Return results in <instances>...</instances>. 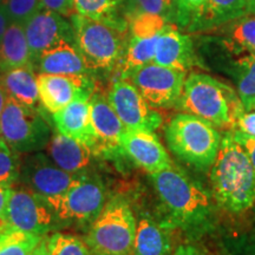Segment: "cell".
<instances>
[{
  "mask_svg": "<svg viewBox=\"0 0 255 255\" xmlns=\"http://www.w3.org/2000/svg\"><path fill=\"white\" fill-rule=\"evenodd\" d=\"M168 228H180L187 233H200L208 228L213 215V202L206 188L197 181L171 165L151 174Z\"/></svg>",
  "mask_w": 255,
  "mask_h": 255,
  "instance_id": "cell-1",
  "label": "cell"
},
{
  "mask_svg": "<svg viewBox=\"0 0 255 255\" xmlns=\"http://www.w3.org/2000/svg\"><path fill=\"white\" fill-rule=\"evenodd\" d=\"M210 184L216 202L228 212L242 213L255 203V168L245 149L229 130L222 136Z\"/></svg>",
  "mask_w": 255,
  "mask_h": 255,
  "instance_id": "cell-2",
  "label": "cell"
},
{
  "mask_svg": "<svg viewBox=\"0 0 255 255\" xmlns=\"http://www.w3.org/2000/svg\"><path fill=\"white\" fill-rule=\"evenodd\" d=\"M177 108L219 128H234L245 111L234 89L202 72L187 76Z\"/></svg>",
  "mask_w": 255,
  "mask_h": 255,
  "instance_id": "cell-3",
  "label": "cell"
},
{
  "mask_svg": "<svg viewBox=\"0 0 255 255\" xmlns=\"http://www.w3.org/2000/svg\"><path fill=\"white\" fill-rule=\"evenodd\" d=\"M73 40L91 70H113L122 59L129 39L128 23H109L79 14L70 17Z\"/></svg>",
  "mask_w": 255,
  "mask_h": 255,
  "instance_id": "cell-4",
  "label": "cell"
},
{
  "mask_svg": "<svg viewBox=\"0 0 255 255\" xmlns=\"http://www.w3.org/2000/svg\"><path fill=\"white\" fill-rule=\"evenodd\" d=\"M164 132L169 149L184 163L203 171L214 163L222 137L209 122L181 113L171 119Z\"/></svg>",
  "mask_w": 255,
  "mask_h": 255,
  "instance_id": "cell-5",
  "label": "cell"
},
{
  "mask_svg": "<svg viewBox=\"0 0 255 255\" xmlns=\"http://www.w3.org/2000/svg\"><path fill=\"white\" fill-rule=\"evenodd\" d=\"M136 218L126 199L115 196L89 226L84 241L91 255H132Z\"/></svg>",
  "mask_w": 255,
  "mask_h": 255,
  "instance_id": "cell-6",
  "label": "cell"
},
{
  "mask_svg": "<svg viewBox=\"0 0 255 255\" xmlns=\"http://www.w3.org/2000/svg\"><path fill=\"white\" fill-rule=\"evenodd\" d=\"M51 129L38 109L8 97L0 116V139L18 154L40 151L49 143Z\"/></svg>",
  "mask_w": 255,
  "mask_h": 255,
  "instance_id": "cell-7",
  "label": "cell"
},
{
  "mask_svg": "<svg viewBox=\"0 0 255 255\" xmlns=\"http://www.w3.org/2000/svg\"><path fill=\"white\" fill-rule=\"evenodd\" d=\"M104 184L97 176L79 173L72 186L55 200H47L60 225L90 226L105 206Z\"/></svg>",
  "mask_w": 255,
  "mask_h": 255,
  "instance_id": "cell-8",
  "label": "cell"
},
{
  "mask_svg": "<svg viewBox=\"0 0 255 255\" xmlns=\"http://www.w3.org/2000/svg\"><path fill=\"white\" fill-rule=\"evenodd\" d=\"M5 219L8 227L40 237L60 226L49 201L23 184L13 186Z\"/></svg>",
  "mask_w": 255,
  "mask_h": 255,
  "instance_id": "cell-9",
  "label": "cell"
},
{
  "mask_svg": "<svg viewBox=\"0 0 255 255\" xmlns=\"http://www.w3.org/2000/svg\"><path fill=\"white\" fill-rule=\"evenodd\" d=\"M187 72L149 63L132 70L127 76L142 97L154 109L177 107Z\"/></svg>",
  "mask_w": 255,
  "mask_h": 255,
  "instance_id": "cell-10",
  "label": "cell"
},
{
  "mask_svg": "<svg viewBox=\"0 0 255 255\" xmlns=\"http://www.w3.org/2000/svg\"><path fill=\"white\" fill-rule=\"evenodd\" d=\"M77 175L63 170L46 154L36 151L21 161L19 182L50 201L65 194Z\"/></svg>",
  "mask_w": 255,
  "mask_h": 255,
  "instance_id": "cell-11",
  "label": "cell"
},
{
  "mask_svg": "<svg viewBox=\"0 0 255 255\" xmlns=\"http://www.w3.org/2000/svg\"><path fill=\"white\" fill-rule=\"evenodd\" d=\"M107 97L126 129L155 131L163 122L161 114L148 104L128 78L115 81Z\"/></svg>",
  "mask_w": 255,
  "mask_h": 255,
  "instance_id": "cell-12",
  "label": "cell"
},
{
  "mask_svg": "<svg viewBox=\"0 0 255 255\" xmlns=\"http://www.w3.org/2000/svg\"><path fill=\"white\" fill-rule=\"evenodd\" d=\"M37 83L40 103L50 114L62 110L73 101L90 100L94 94V83L85 75L39 73Z\"/></svg>",
  "mask_w": 255,
  "mask_h": 255,
  "instance_id": "cell-13",
  "label": "cell"
},
{
  "mask_svg": "<svg viewBox=\"0 0 255 255\" xmlns=\"http://www.w3.org/2000/svg\"><path fill=\"white\" fill-rule=\"evenodd\" d=\"M120 145L123 154L150 175L173 165L155 131L126 129L121 136Z\"/></svg>",
  "mask_w": 255,
  "mask_h": 255,
  "instance_id": "cell-14",
  "label": "cell"
},
{
  "mask_svg": "<svg viewBox=\"0 0 255 255\" xmlns=\"http://www.w3.org/2000/svg\"><path fill=\"white\" fill-rule=\"evenodd\" d=\"M23 26L30 47L32 65L44 50L57 41L62 39L73 40L71 23H68L63 15L49 9L41 8Z\"/></svg>",
  "mask_w": 255,
  "mask_h": 255,
  "instance_id": "cell-15",
  "label": "cell"
},
{
  "mask_svg": "<svg viewBox=\"0 0 255 255\" xmlns=\"http://www.w3.org/2000/svg\"><path fill=\"white\" fill-rule=\"evenodd\" d=\"M90 116L96 139L94 154H123L120 139L126 128L115 113L108 97L102 94H92L90 98Z\"/></svg>",
  "mask_w": 255,
  "mask_h": 255,
  "instance_id": "cell-16",
  "label": "cell"
},
{
  "mask_svg": "<svg viewBox=\"0 0 255 255\" xmlns=\"http://www.w3.org/2000/svg\"><path fill=\"white\" fill-rule=\"evenodd\" d=\"M152 63L184 72L200 64L193 40L171 24L159 33Z\"/></svg>",
  "mask_w": 255,
  "mask_h": 255,
  "instance_id": "cell-17",
  "label": "cell"
},
{
  "mask_svg": "<svg viewBox=\"0 0 255 255\" xmlns=\"http://www.w3.org/2000/svg\"><path fill=\"white\" fill-rule=\"evenodd\" d=\"M33 65L39 73L52 75H85L91 71L76 46L75 40L62 39L44 50Z\"/></svg>",
  "mask_w": 255,
  "mask_h": 255,
  "instance_id": "cell-18",
  "label": "cell"
},
{
  "mask_svg": "<svg viewBox=\"0 0 255 255\" xmlns=\"http://www.w3.org/2000/svg\"><path fill=\"white\" fill-rule=\"evenodd\" d=\"M57 132L63 133L90 146L95 150V132L90 116V100H77L52 114Z\"/></svg>",
  "mask_w": 255,
  "mask_h": 255,
  "instance_id": "cell-19",
  "label": "cell"
},
{
  "mask_svg": "<svg viewBox=\"0 0 255 255\" xmlns=\"http://www.w3.org/2000/svg\"><path fill=\"white\" fill-rule=\"evenodd\" d=\"M248 0H206L186 30L207 32L247 14Z\"/></svg>",
  "mask_w": 255,
  "mask_h": 255,
  "instance_id": "cell-20",
  "label": "cell"
},
{
  "mask_svg": "<svg viewBox=\"0 0 255 255\" xmlns=\"http://www.w3.org/2000/svg\"><path fill=\"white\" fill-rule=\"evenodd\" d=\"M46 155L63 170L79 174L90 165L92 152L90 146L63 133L51 136L46 146Z\"/></svg>",
  "mask_w": 255,
  "mask_h": 255,
  "instance_id": "cell-21",
  "label": "cell"
},
{
  "mask_svg": "<svg viewBox=\"0 0 255 255\" xmlns=\"http://www.w3.org/2000/svg\"><path fill=\"white\" fill-rule=\"evenodd\" d=\"M170 228L149 215L136 219V235L132 255H170L173 242Z\"/></svg>",
  "mask_w": 255,
  "mask_h": 255,
  "instance_id": "cell-22",
  "label": "cell"
},
{
  "mask_svg": "<svg viewBox=\"0 0 255 255\" xmlns=\"http://www.w3.org/2000/svg\"><path fill=\"white\" fill-rule=\"evenodd\" d=\"M0 84L8 97L13 98L25 107L39 109L40 98L38 91L37 76L33 66L26 65L8 70L0 76Z\"/></svg>",
  "mask_w": 255,
  "mask_h": 255,
  "instance_id": "cell-23",
  "label": "cell"
},
{
  "mask_svg": "<svg viewBox=\"0 0 255 255\" xmlns=\"http://www.w3.org/2000/svg\"><path fill=\"white\" fill-rule=\"evenodd\" d=\"M26 65H32V60L24 26L11 23L0 39V72Z\"/></svg>",
  "mask_w": 255,
  "mask_h": 255,
  "instance_id": "cell-24",
  "label": "cell"
},
{
  "mask_svg": "<svg viewBox=\"0 0 255 255\" xmlns=\"http://www.w3.org/2000/svg\"><path fill=\"white\" fill-rule=\"evenodd\" d=\"M159 34L150 37L129 36L127 47L120 64L122 65L121 78H127L132 70L152 63Z\"/></svg>",
  "mask_w": 255,
  "mask_h": 255,
  "instance_id": "cell-25",
  "label": "cell"
},
{
  "mask_svg": "<svg viewBox=\"0 0 255 255\" xmlns=\"http://www.w3.org/2000/svg\"><path fill=\"white\" fill-rule=\"evenodd\" d=\"M234 76L238 96L246 111L255 110V53H246L235 60Z\"/></svg>",
  "mask_w": 255,
  "mask_h": 255,
  "instance_id": "cell-26",
  "label": "cell"
},
{
  "mask_svg": "<svg viewBox=\"0 0 255 255\" xmlns=\"http://www.w3.org/2000/svg\"><path fill=\"white\" fill-rule=\"evenodd\" d=\"M43 238L7 226L0 231V255H30Z\"/></svg>",
  "mask_w": 255,
  "mask_h": 255,
  "instance_id": "cell-27",
  "label": "cell"
},
{
  "mask_svg": "<svg viewBox=\"0 0 255 255\" xmlns=\"http://www.w3.org/2000/svg\"><path fill=\"white\" fill-rule=\"evenodd\" d=\"M122 0H73L76 13L109 23H128L120 18L119 7Z\"/></svg>",
  "mask_w": 255,
  "mask_h": 255,
  "instance_id": "cell-28",
  "label": "cell"
},
{
  "mask_svg": "<svg viewBox=\"0 0 255 255\" xmlns=\"http://www.w3.org/2000/svg\"><path fill=\"white\" fill-rule=\"evenodd\" d=\"M229 43L248 53H255V15L245 14L226 24Z\"/></svg>",
  "mask_w": 255,
  "mask_h": 255,
  "instance_id": "cell-29",
  "label": "cell"
},
{
  "mask_svg": "<svg viewBox=\"0 0 255 255\" xmlns=\"http://www.w3.org/2000/svg\"><path fill=\"white\" fill-rule=\"evenodd\" d=\"M47 255H91L82 238L69 233H52L45 235Z\"/></svg>",
  "mask_w": 255,
  "mask_h": 255,
  "instance_id": "cell-30",
  "label": "cell"
},
{
  "mask_svg": "<svg viewBox=\"0 0 255 255\" xmlns=\"http://www.w3.org/2000/svg\"><path fill=\"white\" fill-rule=\"evenodd\" d=\"M129 26V36L132 37H150L159 34L163 28L170 24L168 19L162 15L139 13L127 18Z\"/></svg>",
  "mask_w": 255,
  "mask_h": 255,
  "instance_id": "cell-31",
  "label": "cell"
},
{
  "mask_svg": "<svg viewBox=\"0 0 255 255\" xmlns=\"http://www.w3.org/2000/svg\"><path fill=\"white\" fill-rule=\"evenodd\" d=\"M126 19L139 13L162 15L169 21H173L174 11L168 0H122Z\"/></svg>",
  "mask_w": 255,
  "mask_h": 255,
  "instance_id": "cell-32",
  "label": "cell"
},
{
  "mask_svg": "<svg viewBox=\"0 0 255 255\" xmlns=\"http://www.w3.org/2000/svg\"><path fill=\"white\" fill-rule=\"evenodd\" d=\"M21 161L18 152L9 149L0 139V183L15 184L19 182Z\"/></svg>",
  "mask_w": 255,
  "mask_h": 255,
  "instance_id": "cell-33",
  "label": "cell"
},
{
  "mask_svg": "<svg viewBox=\"0 0 255 255\" xmlns=\"http://www.w3.org/2000/svg\"><path fill=\"white\" fill-rule=\"evenodd\" d=\"M2 7L11 23L24 25L32 15L41 9L40 0H4Z\"/></svg>",
  "mask_w": 255,
  "mask_h": 255,
  "instance_id": "cell-34",
  "label": "cell"
},
{
  "mask_svg": "<svg viewBox=\"0 0 255 255\" xmlns=\"http://www.w3.org/2000/svg\"><path fill=\"white\" fill-rule=\"evenodd\" d=\"M205 1L206 0H175L173 23L186 30Z\"/></svg>",
  "mask_w": 255,
  "mask_h": 255,
  "instance_id": "cell-35",
  "label": "cell"
},
{
  "mask_svg": "<svg viewBox=\"0 0 255 255\" xmlns=\"http://www.w3.org/2000/svg\"><path fill=\"white\" fill-rule=\"evenodd\" d=\"M41 8L56 12L63 17L70 18L76 14L73 0H40Z\"/></svg>",
  "mask_w": 255,
  "mask_h": 255,
  "instance_id": "cell-36",
  "label": "cell"
},
{
  "mask_svg": "<svg viewBox=\"0 0 255 255\" xmlns=\"http://www.w3.org/2000/svg\"><path fill=\"white\" fill-rule=\"evenodd\" d=\"M233 130H238L248 137H255V110L242 111Z\"/></svg>",
  "mask_w": 255,
  "mask_h": 255,
  "instance_id": "cell-37",
  "label": "cell"
},
{
  "mask_svg": "<svg viewBox=\"0 0 255 255\" xmlns=\"http://www.w3.org/2000/svg\"><path fill=\"white\" fill-rule=\"evenodd\" d=\"M14 184H7V183H0V231L7 227L6 223V209H7V205L9 197H11L12 189H13Z\"/></svg>",
  "mask_w": 255,
  "mask_h": 255,
  "instance_id": "cell-38",
  "label": "cell"
},
{
  "mask_svg": "<svg viewBox=\"0 0 255 255\" xmlns=\"http://www.w3.org/2000/svg\"><path fill=\"white\" fill-rule=\"evenodd\" d=\"M233 136L245 149L248 157H250L252 164L255 168V137H248L238 130H232Z\"/></svg>",
  "mask_w": 255,
  "mask_h": 255,
  "instance_id": "cell-39",
  "label": "cell"
},
{
  "mask_svg": "<svg viewBox=\"0 0 255 255\" xmlns=\"http://www.w3.org/2000/svg\"><path fill=\"white\" fill-rule=\"evenodd\" d=\"M170 255H206L199 248L193 245H181Z\"/></svg>",
  "mask_w": 255,
  "mask_h": 255,
  "instance_id": "cell-40",
  "label": "cell"
},
{
  "mask_svg": "<svg viewBox=\"0 0 255 255\" xmlns=\"http://www.w3.org/2000/svg\"><path fill=\"white\" fill-rule=\"evenodd\" d=\"M11 24V20H9L7 13L5 12L4 7H0V39H1L2 36H4L5 31L7 30V27Z\"/></svg>",
  "mask_w": 255,
  "mask_h": 255,
  "instance_id": "cell-41",
  "label": "cell"
},
{
  "mask_svg": "<svg viewBox=\"0 0 255 255\" xmlns=\"http://www.w3.org/2000/svg\"><path fill=\"white\" fill-rule=\"evenodd\" d=\"M30 255H47V252H46V245H45V237H44L43 239H41L40 244L38 245L36 250H34L33 252Z\"/></svg>",
  "mask_w": 255,
  "mask_h": 255,
  "instance_id": "cell-42",
  "label": "cell"
},
{
  "mask_svg": "<svg viewBox=\"0 0 255 255\" xmlns=\"http://www.w3.org/2000/svg\"><path fill=\"white\" fill-rule=\"evenodd\" d=\"M7 98H8V95L6 94L5 89L2 88L1 84H0V116H1L2 110H4L6 102H7Z\"/></svg>",
  "mask_w": 255,
  "mask_h": 255,
  "instance_id": "cell-43",
  "label": "cell"
},
{
  "mask_svg": "<svg viewBox=\"0 0 255 255\" xmlns=\"http://www.w3.org/2000/svg\"><path fill=\"white\" fill-rule=\"evenodd\" d=\"M247 14H254L255 15V0H248Z\"/></svg>",
  "mask_w": 255,
  "mask_h": 255,
  "instance_id": "cell-44",
  "label": "cell"
},
{
  "mask_svg": "<svg viewBox=\"0 0 255 255\" xmlns=\"http://www.w3.org/2000/svg\"><path fill=\"white\" fill-rule=\"evenodd\" d=\"M169 1V4H170V6H171V8H173V11L175 9V0H168ZM174 20V19H173Z\"/></svg>",
  "mask_w": 255,
  "mask_h": 255,
  "instance_id": "cell-45",
  "label": "cell"
},
{
  "mask_svg": "<svg viewBox=\"0 0 255 255\" xmlns=\"http://www.w3.org/2000/svg\"><path fill=\"white\" fill-rule=\"evenodd\" d=\"M246 255H255V252H250V253H247Z\"/></svg>",
  "mask_w": 255,
  "mask_h": 255,
  "instance_id": "cell-46",
  "label": "cell"
},
{
  "mask_svg": "<svg viewBox=\"0 0 255 255\" xmlns=\"http://www.w3.org/2000/svg\"><path fill=\"white\" fill-rule=\"evenodd\" d=\"M2 2H4V0H0V7L2 6Z\"/></svg>",
  "mask_w": 255,
  "mask_h": 255,
  "instance_id": "cell-47",
  "label": "cell"
}]
</instances>
